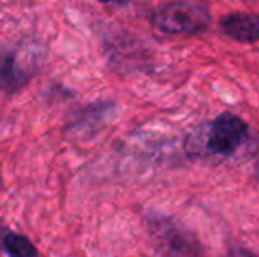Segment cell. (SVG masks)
Listing matches in <instances>:
<instances>
[{
  "label": "cell",
  "mask_w": 259,
  "mask_h": 257,
  "mask_svg": "<svg viewBox=\"0 0 259 257\" xmlns=\"http://www.w3.org/2000/svg\"><path fill=\"white\" fill-rule=\"evenodd\" d=\"M152 21L168 35H197L209 26L211 14L199 0L168 2L155 9Z\"/></svg>",
  "instance_id": "6da1fadb"
},
{
  "label": "cell",
  "mask_w": 259,
  "mask_h": 257,
  "mask_svg": "<svg viewBox=\"0 0 259 257\" xmlns=\"http://www.w3.org/2000/svg\"><path fill=\"white\" fill-rule=\"evenodd\" d=\"M247 135L249 127L244 120L231 112H223L211 124L208 148L214 155L231 156L243 145Z\"/></svg>",
  "instance_id": "7a4b0ae2"
},
{
  "label": "cell",
  "mask_w": 259,
  "mask_h": 257,
  "mask_svg": "<svg viewBox=\"0 0 259 257\" xmlns=\"http://www.w3.org/2000/svg\"><path fill=\"white\" fill-rule=\"evenodd\" d=\"M223 32L240 42H256L259 38V18L255 14H231L222 20Z\"/></svg>",
  "instance_id": "3957f363"
},
{
  "label": "cell",
  "mask_w": 259,
  "mask_h": 257,
  "mask_svg": "<svg viewBox=\"0 0 259 257\" xmlns=\"http://www.w3.org/2000/svg\"><path fill=\"white\" fill-rule=\"evenodd\" d=\"M26 82V73L17 64V58L12 53H0V88L14 91Z\"/></svg>",
  "instance_id": "277c9868"
},
{
  "label": "cell",
  "mask_w": 259,
  "mask_h": 257,
  "mask_svg": "<svg viewBox=\"0 0 259 257\" xmlns=\"http://www.w3.org/2000/svg\"><path fill=\"white\" fill-rule=\"evenodd\" d=\"M2 245L9 257H38L35 245L23 235L6 233L2 239Z\"/></svg>",
  "instance_id": "5b68a950"
},
{
  "label": "cell",
  "mask_w": 259,
  "mask_h": 257,
  "mask_svg": "<svg viewBox=\"0 0 259 257\" xmlns=\"http://www.w3.org/2000/svg\"><path fill=\"white\" fill-rule=\"evenodd\" d=\"M229 257H256L253 253H250V251H246V250H241V248H238V250H232L231 251V256Z\"/></svg>",
  "instance_id": "8992f818"
},
{
  "label": "cell",
  "mask_w": 259,
  "mask_h": 257,
  "mask_svg": "<svg viewBox=\"0 0 259 257\" xmlns=\"http://www.w3.org/2000/svg\"><path fill=\"white\" fill-rule=\"evenodd\" d=\"M100 2H111V0H100Z\"/></svg>",
  "instance_id": "52a82bcc"
}]
</instances>
